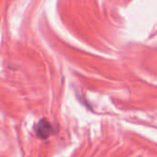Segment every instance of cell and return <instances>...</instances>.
Wrapping results in <instances>:
<instances>
[{
    "label": "cell",
    "mask_w": 157,
    "mask_h": 157,
    "mask_svg": "<svg viewBox=\"0 0 157 157\" xmlns=\"http://www.w3.org/2000/svg\"><path fill=\"white\" fill-rule=\"evenodd\" d=\"M51 124L49 122H47V121L43 120L41 121L39 124H38V134L41 137V138H46L50 132H51Z\"/></svg>",
    "instance_id": "obj_1"
}]
</instances>
